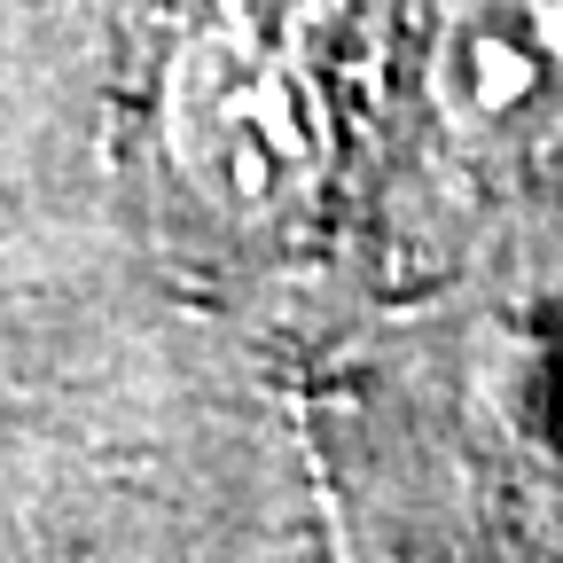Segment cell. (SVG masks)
Masks as SVG:
<instances>
[{"label": "cell", "instance_id": "obj_1", "mask_svg": "<svg viewBox=\"0 0 563 563\" xmlns=\"http://www.w3.org/2000/svg\"><path fill=\"white\" fill-rule=\"evenodd\" d=\"M157 133L180 188L228 228H274L321 196L329 110L313 70L266 32L211 24L165 63Z\"/></svg>", "mask_w": 563, "mask_h": 563}, {"label": "cell", "instance_id": "obj_2", "mask_svg": "<svg viewBox=\"0 0 563 563\" xmlns=\"http://www.w3.org/2000/svg\"><path fill=\"white\" fill-rule=\"evenodd\" d=\"M431 110L477 157L563 141V0H454L431 40Z\"/></svg>", "mask_w": 563, "mask_h": 563}]
</instances>
